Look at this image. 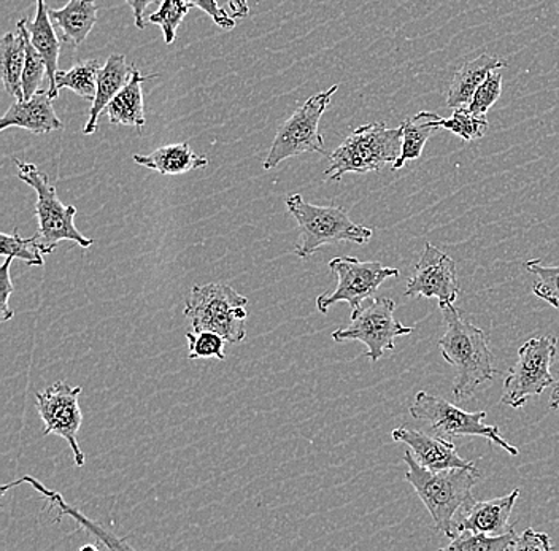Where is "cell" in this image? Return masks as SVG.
<instances>
[{"instance_id":"1","label":"cell","mask_w":559,"mask_h":551,"mask_svg":"<svg viewBox=\"0 0 559 551\" xmlns=\"http://www.w3.org/2000/svg\"><path fill=\"white\" fill-rule=\"evenodd\" d=\"M445 334L439 340L440 354L454 369L453 394L457 400L474 396L478 386L491 382L496 371L495 356L489 350L488 337L480 327L461 319L454 303H442Z\"/></svg>"},{"instance_id":"2","label":"cell","mask_w":559,"mask_h":551,"mask_svg":"<svg viewBox=\"0 0 559 551\" xmlns=\"http://www.w3.org/2000/svg\"><path fill=\"white\" fill-rule=\"evenodd\" d=\"M407 464L405 480L417 491L418 498L431 514L437 531L454 539L456 522L454 515L461 507L474 502L472 488L481 479L477 467L472 469L429 470L418 464L411 450L404 453Z\"/></svg>"},{"instance_id":"3","label":"cell","mask_w":559,"mask_h":551,"mask_svg":"<svg viewBox=\"0 0 559 551\" xmlns=\"http://www.w3.org/2000/svg\"><path fill=\"white\" fill-rule=\"evenodd\" d=\"M286 208L295 216L299 226V239L295 254L300 260H309L321 247L338 242H352L365 245L372 239V229L356 225L348 212L338 205L320 207L304 201L300 194L286 197Z\"/></svg>"},{"instance_id":"4","label":"cell","mask_w":559,"mask_h":551,"mask_svg":"<svg viewBox=\"0 0 559 551\" xmlns=\"http://www.w3.org/2000/svg\"><path fill=\"white\" fill-rule=\"evenodd\" d=\"M13 163L17 167V178L37 193L35 215L38 219V229L33 237L41 253L51 254L58 243L64 242V240L76 243L82 249L93 247L94 240L83 236L76 229L75 205H64L59 201L50 177L38 170L34 164L23 163L20 159H13Z\"/></svg>"},{"instance_id":"5","label":"cell","mask_w":559,"mask_h":551,"mask_svg":"<svg viewBox=\"0 0 559 551\" xmlns=\"http://www.w3.org/2000/svg\"><path fill=\"white\" fill-rule=\"evenodd\" d=\"M402 152V128H388L384 121L355 129L330 156L326 177L341 181L347 173L377 172L394 164Z\"/></svg>"},{"instance_id":"6","label":"cell","mask_w":559,"mask_h":551,"mask_svg":"<svg viewBox=\"0 0 559 551\" xmlns=\"http://www.w3.org/2000/svg\"><path fill=\"white\" fill-rule=\"evenodd\" d=\"M248 299L225 284L198 285L191 289L185 315L192 331H215L227 344H240L247 336Z\"/></svg>"},{"instance_id":"7","label":"cell","mask_w":559,"mask_h":551,"mask_svg":"<svg viewBox=\"0 0 559 551\" xmlns=\"http://www.w3.org/2000/svg\"><path fill=\"white\" fill-rule=\"evenodd\" d=\"M408 411L415 420L428 423L440 438H484L501 446L510 456L520 455V450L502 438L501 429L495 424L485 423L487 418L485 410L466 411L443 397L419 392Z\"/></svg>"},{"instance_id":"8","label":"cell","mask_w":559,"mask_h":551,"mask_svg":"<svg viewBox=\"0 0 559 551\" xmlns=\"http://www.w3.org/2000/svg\"><path fill=\"white\" fill-rule=\"evenodd\" d=\"M337 89L338 85H334L323 93L313 94L285 123L280 125L267 158L264 160L265 170L275 169L283 160L296 158L304 153H321V155L326 153L323 135L320 132V121Z\"/></svg>"},{"instance_id":"9","label":"cell","mask_w":559,"mask_h":551,"mask_svg":"<svg viewBox=\"0 0 559 551\" xmlns=\"http://www.w3.org/2000/svg\"><path fill=\"white\" fill-rule=\"evenodd\" d=\"M558 338L542 336L524 342L519 350V361L510 368L504 380L501 403L512 409H522L527 399L539 397L545 390L555 386L550 368L557 356Z\"/></svg>"},{"instance_id":"10","label":"cell","mask_w":559,"mask_h":551,"mask_svg":"<svg viewBox=\"0 0 559 551\" xmlns=\"http://www.w3.org/2000/svg\"><path fill=\"white\" fill-rule=\"evenodd\" d=\"M331 272L337 275V286L332 291L318 296L317 309L323 315L334 303L347 302L355 316L362 309V302L372 299L384 280L400 277V268L386 267L377 261H359L356 257H334L330 263Z\"/></svg>"},{"instance_id":"11","label":"cell","mask_w":559,"mask_h":551,"mask_svg":"<svg viewBox=\"0 0 559 551\" xmlns=\"http://www.w3.org/2000/svg\"><path fill=\"white\" fill-rule=\"evenodd\" d=\"M396 303L390 298H373L352 316L349 326L332 333L334 342H362L367 347L366 358L377 362L384 351L396 348V338L414 333V327L404 326L394 319Z\"/></svg>"},{"instance_id":"12","label":"cell","mask_w":559,"mask_h":551,"mask_svg":"<svg viewBox=\"0 0 559 551\" xmlns=\"http://www.w3.org/2000/svg\"><path fill=\"white\" fill-rule=\"evenodd\" d=\"M82 386H69L56 382L41 393L35 394V406L45 423L44 435H58L69 442L76 466H85L86 456L79 444V432L83 423L80 409Z\"/></svg>"},{"instance_id":"13","label":"cell","mask_w":559,"mask_h":551,"mask_svg":"<svg viewBox=\"0 0 559 551\" xmlns=\"http://www.w3.org/2000/svg\"><path fill=\"white\" fill-rule=\"evenodd\" d=\"M405 298L439 299L442 303H454L460 296L456 263L452 256L426 242L414 275L408 278Z\"/></svg>"},{"instance_id":"14","label":"cell","mask_w":559,"mask_h":551,"mask_svg":"<svg viewBox=\"0 0 559 551\" xmlns=\"http://www.w3.org/2000/svg\"><path fill=\"white\" fill-rule=\"evenodd\" d=\"M391 438L408 446L418 464L429 470L472 469L475 464L461 458L456 446L449 439L431 438L421 431L407 427L394 429Z\"/></svg>"},{"instance_id":"15","label":"cell","mask_w":559,"mask_h":551,"mask_svg":"<svg viewBox=\"0 0 559 551\" xmlns=\"http://www.w3.org/2000/svg\"><path fill=\"white\" fill-rule=\"evenodd\" d=\"M9 128H21L33 134H50V132L62 131L64 123L59 120L52 108L50 93L38 89L31 99L16 100L7 110L0 120V131Z\"/></svg>"},{"instance_id":"16","label":"cell","mask_w":559,"mask_h":551,"mask_svg":"<svg viewBox=\"0 0 559 551\" xmlns=\"http://www.w3.org/2000/svg\"><path fill=\"white\" fill-rule=\"evenodd\" d=\"M520 496V488H515L507 496L491 501L472 502L467 505L466 515L456 522V531L504 534L512 531L509 518Z\"/></svg>"},{"instance_id":"17","label":"cell","mask_w":559,"mask_h":551,"mask_svg":"<svg viewBox=\"0 0 559 551\" xmlns=\"http://www.w3.org/2000/svg\"><path fill=\"white\" fill-rule=\"evenodd\" d=\"M134 69L135 65H128L122 55H111L107 59L104 68L100 69L99 79H97L96 97H94L93 107H91L90 118H87L85 128H83V134L91 135L96 132L100 113L107 110L111 100L128 85Z\"/></svg>"},{"instance_id":"18","label":"cell","mask_w":559,"mask_h":551,"mask_svg":"<svg viewBox=\"0 0 559 551\" xmlns=\"http://www.w3.org/2000/svg\"><path fill=\"white\" fill-rule=\"evenodd\" d=\"M24 26L29 33L31 44L34 45L35 50L44 58L47 64V75L50 79V93L51 99L59 96L56 89V73H58L59 53H61V40L56 36L55 27L51 24L50 9L47 7L45 0H37V12L33 21L23 19Z\"/></svg>"},{"instance_id":"19","label":"cell","mask_w":559,"mask_h":551,"mask_svg":"<svg viewBox=\"0 0 559 551\" xmlns=\"http://www.w3.org/2000/svg\"><path fill=\"white\" fill-rule=\"evenodd\" d=\"M27 33L24 21L16 24V33H7L0 40V65L7 93L16 100H24L23 72L26 64Z\"/></svg>"},{"instance_id":"20","label":"cell","mask_w":559,"mask_h":551,"mask_svg":"<svg viewBox=\"0 0 559 551\" xmlns=\"http://www.w3.org/2000/svg\"><path fill=\"white\" fill-rule=\"evenodd\" d=\"M506 65L507 62L495 55H481L467 61L450 83L449 96H447L449 107L454 110V108L469 106L475 91L487 80L488 73Z\"/></svg>"},{"instance_id":"21","label":"cell","mask_w":559,"mask_h":551,"mask_svg":"<svg viewBox=\"0 0 559 551\" xmlns=\"http://www.w3.org/2000/svg\"><path fill=\"white\" fill-rule=\"evenodd\" d=\"M132 158L140 166L155 170L160 176H181V173L209 166V159L205 156L195 155L188 142L160 146L150 155H134Z\"/></svg>"},{"instance_id":"22","label":"cell","mask_w":559,"mask_h":551,"mask_svg":"<svg viewBox=\"0 0 559 551\" xmlns=\"http://www.w3.org/2000/svg\"><path fill=\"white\" fill-rule=\"evenodd\" d=\"M97 13L96 0H69L64 9H50L51 20L61 29L62 38L73 47H79L90 36L96 26Z\"/></svg>"},{"instance_id":"23","label":"cell","mask_w":559,"mask_h":551,"mask_svg":"<svg viewBox=\"0 0 559 551\" xmlns=\"http://www.w3.org/2000/svg\"><path fill=\"white\" fill-rule=\"evenodd\" d=\"M157 75H142L139 69H134L132 79L121 93L111 100L107 107L108 120L111 124L132 125L142 131L145 125V108H143L142 83L146 80L156 79Z\"/></svg>"},{"instance_id":"24","label":"cell","mask_w":559,"mask_h":551,"mask_svg":"<svg viewBox=\"0 0 559 551\" xmlns=\"http://www.w3.org/2000/svg\"><path fill=\"white\" fill-rule=\"evenodd\" d=\"M435 111H419L415 117L407 118L402 128V152L391 170H401L407 160H417L425 149L426 142L431 139L437 128Z\"/></svg>"},{"instance_id":"25","label":"cell","mask_w":559,"mask_h":551,"mask_svg":"<svg viewBox=\"0 0 559 551\" xmlns=\"http://www.w3.org/2000/svg\"><path fill=\"white\" fill-rule=\"evenodd\" d=\"M99 61L91 59V61L80 62L73 65L70 71H58L56 73V89H70L82 97V99L94 100L97 91V79L100 72Z\"/></svg>"},{"instance_id":"26","label":"cell","mask_w":559,"mask_h":551,"mask_svg":"<svg viewBox=\"0 0 559 551\" xmlns=\"http://www.w3.org/2000/svg\"><path fill=\"white\" fill-rule=\"evenodd\" d=\"M21 483H31L35 488V490L38 491V493L44 494V496H47L48 499H51V501H55L56 504H58V507L61 508V512H68L69 516H72L73 519H76V522L80 523V525L85 526L87 531L91 534H94V536L100 537V540H103L105 549H132L131 546H128L126 542H121V540H117V537H111L110 534H107L104 531V529L97 528V525H94L93 522H90V519L85 518L82 514H80L79 511H73V508L68 507V504H66L64 499L61 498V494L55 493V491L47 490V488L44 487V484L40 483V481H37L34 479V477L31 476H24L23 479L13 481V483L5 484V487L2 488V493H7V491L10 490V488L17 487V484Z\"/></svg>"},{"instance_id":"27","label":"cell","mask_w":559,"mask_h":551,"mask_svg":"<svg viewBox=\"0 0 559 551\" xmlns=\"http://www.w3.org/2000/svg\"><path fill=\"white\" fill-rule=\"evenodd\" d=\"M516 536L515 529L504 534H485V532H461L460 537H454L449 546L442 550L457 551H512L515 549Z\"/></svg>"},{"instance_id":"28","label":"cell","mask_w":559,"mask_h":551,"mask_svg":"<svg viewBox=\"0 0 559 551\" xmlns=\"http://www.w3.org/2000/svg\"><path fill=\"white\" fill-rule=\"evenodd\" d=\"M435 125L437 129H447V131L463 139L464 142L478 141L488 131L487 117H477L467 107L454 108L450 118H442L437 115Z\"/></svg>"},{"instance_id":"29","label":"cell","mask_w":559,"mask_h":551,"mask_svg":"<svg viewBox=\"0 0 559 551\" xmlns=\"http://www.w3.org/2000/svg\"><path fill=\"white\" fill-rule=\"evenodd\" d=\"M524 267L537 278L533 295L559 310V266H544L540 260H531Z\"/></svg>"},{"instance_id":"30","label":"cell","mask_w":559,"mask_h":551,"mask_svg":"<svg viewBox=\"0 0 559 551\" xmlns=\"http://www.w3.org/2000/svg\"><path fill=\"white\" fill-rule=\"evenodd\" d=\"M191 9L190 0H164V2L160 3V9L148 16V21L160 27L164 41L170 45L174 44L178 27L183 23L185 16L188 15Z\"/></svg>"},{"instance_id":"31","label":"cell","mask_w":559,"mask_h":551,"mask_svg":"<svg viewBox=\"0 0 559 551\" xmlns=\"http://www.w3.org/2000/svg\"><path fill=\"white\" fill-rule=\"evenodd\" d=\"M0 253L2 256H12L23 261L27 266L41 267L45 264V254L38 249L34 237L23 239L17 229L13 233H0Z\"/></svg>"},{"instance_id":"32","label":"cell","mask_w":559,"mask_h":551,"mask_svg":"<svg viewBox=\"0 0 559 551\" xmlns=\"http://www.w3.org/2000/svg\"><path fill=\"white\" fill-rule=\"evenodd\" d=\"M188 348H190V355L188 358L192 359H204V358H216L219 361H225V345L227 344L226 338L219 336L215 331H190L187 334Z\"/></svg>"},{"instance_id":"33","label":"cell","mask_w":559,"mask_h":551,"mask_svg":"<svg viewBox=\"0 0 559 551\" xmlns=\"http://www.w3.org/2000/svg\"><path fill=\"white\" fill-rule=\"evenodd\" d=\"M502 93V75L499 69H495L488 73L487 80L478 86L475 91L474 97H472L469 110L477 117H487L489 108L498 103L499 97Z\"/></svg>"},{"instance_id":"34","label":"cell","mask_w":559,"mask_h":551,"mask_svg":"<svg viewBox=\"0 0 559 551\" xmlns=\"http://www.w3.org/2000/svg\"><path fill=\"white\" fill-rule=\"evenodd\" d=\"M47 72V64L44 58L35 50L31 38L27 36L26 41V64H24L23 72V93L24 100L31 99L38 91V86L44 82V76Z\"/></svg>"},{"instance_id":"35","label":"cell","mask_w":559,"mask_h":551,"mask_svg":"<svg viewBox=\"0 0 559 551\" xmlns=\"http://www.w3.org/2000/svg\"><path fill=\"white\" fill-rule=\"evenodd\" d=\"M13 260L15 257L7 256L5 263L0 267V298H2V306H0V320L2 323H7L15 316V312L10 309L9 301L12 298L13 288L12 278H10V266H12Z\"/></svg>"},{"instance_id":"36","label":"cell","mask_w":559,"mask_h":551,"mask_svg":"<svg viewBox=\"0 0 559 551\" xmlns=\"http://www.w3.org/2000/svg\"><path fill=\"white\" fill-rule=\"evenodd\" d=\"M192 7H198L202 12L207 13L213 23L218 24L222 29L233 31L236 27V19L218 5V0H190Z\"/></svg>"},{"instance_id":"37","label":"cell","mask_w":559,"mask_h":551,"mask_svg":"<svg viewBox=\"0 0 559 551\" xmlns=\"http://www.w3.org/2000/svg\"><path fill=\"white\" fill-rule=\"evenodd\" d=\"M554 549L550 537L544 532L534 531L533 528H527L526 531L519 536L515 543V551L539 550L548 551Z\"/></svg>"},{"instance_id":"38","label":"cell","mask_w":559,"mask_h":551,"mask_svg":"<svg viewBox=\"0 0 559 551\" xmlns=\"http://www.w3.org/2000/svg\"><path fill=\"white\" fill-rule=\"evenodd\" d=\"M128 5L131 7L132 13H134L135 26L138 29H145V10L148 9V5H152L156 0H126Z\"/></svg>"},{"instance_id":"39","label":"cell","mask_w":559,"mask_h":551,"mask_svg":"<svg viewBox=\"0 0 559 551\" xmlns=\"http://www.w3.org/2000/svg\"><path fill=\"white\" fill-rule=\"evenodd\" d=\"M230 9H233L234 19H245L250 15V7L248 0H229Z\"/></svg>"},{"instance_id":"40","label":"cell","mask_w":559,"mask_h":551,"mask_svg":"<svg viewBox=\"0 0 559 551\" xmlns=\"http://www.w3.org/2000/svg\"><path fill=\"white\" fill-rule=\"evenodd\" d=\"M550 409L554 411L559 409V380L555 383L554 390H551Z\"/></svg>"}]
</instances>
